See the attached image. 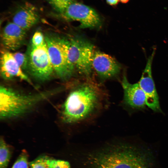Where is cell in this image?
Wrapping results in <instances>:
<instances>
[{
  "label": "cell",
  "instance_id": "cell-1",
  "mask_svg": "<svg viewBox=\"0 0 168 168\" xmlns=\"http://www.w3.org/2000/svg\"><path fill=\"white\" fill-rule=\"evenodd\" d=\"M79 168H150L149 152L128 143L114 141L81 152Z\"/></svg>",
  "mask_w": 168,
  "mask_h": 168
},
{
  "label": "cell",
  "instance_id": "cell-2",
  "mask_svg": "<svg viewBox=\"0 0 168 168\" xmlns=\"http://www.w3.org/2000/svg\"><path fill=\"white\" fill-rule=\"evenodd\" d=\"M105 93L99 84L90 79L77 82L62 105L61 114L63 121L75 124L91 118L102 108Z\"/></svg>",
  "mask_w": 168,
  "mask_h": 168
},
{
  "label": "cell",
  "instance_id": "cell-3",
  "mask_svg": "<svg viewBox=\"0 0 168 168\" xmlns=\"http://www.w3.org/2000/svg\"><path fill=\"white\" fill-rule=\"evenodd\" d=\"M59 87L39 93L26 94L3 86L0 88V118L4 120L22 115L40 102L60 93Z\"/></svg>",
  "mask_w": 168,
  "mask_h": 168
},
{
  "label": "cell",
  "instance_id": "cell-4",
  "mask_svg": "<svg viewBox=\"0 0 168 168\" xmlns=\"http://www.w3.org/2000/svg\"><path fill=\"white\" fill-rule=\"evenodd\" d=\"M66 49L70 63L80 74L89 77L92 72L94 52L92 44L84 39L74 37L67 40Z\"/></svg>",
  "mask_w": 168,
  "mask_h": 168
},
{
  "label": "cell",
  "instance_id": "cell-5",
  "mask_svg": "<svg viewBox=\"0 0 168 168\" xmlns=\"http://www.w3.org/2000/svg\"><path fill=\"white\" fill-rule=\"evenodd\" d=\"M45 39L54 72L62 80H67L72 76L75 68L68 58L67 39L52 35H47Z\"/></svg>",
  "mask_w": 168,
  "mask_h": 168
},
{
  "label": "cell",
  "instance_id": "cell-6",
  "mask_svg": "<svg viewBox=\"0 0 168 168\" xmlns=\"http://www.w3.org/2000/svg\"><path fill=\"white\" fill-rule=\"evenodd\" d=\"M28 60V70L38 81L49 80L54 72L45 42L39 46H29L26 54Z\"/></svg>",
  "mask_w": 168,
  "mask_h": 168
},
{
  "label": "cell",
  "instance_id": "cell-7",
  "mask_svg": "<svg viewBox=\"0 0 168 168\" xmlns=\"http://www.w3.org/2000/svg\"><path fill=\"white\" fill-rule=\"evenodd\" d=\"M58 13L65 20L78 21L82 28H98L101 25L99 16L94 9L75 1Z\"/></svg>",
  "mask_w": 168,
  "mask_h": 168
},
{
  "label": "cell",
  "instance_id": "cell-8",
  "mask_svg": "<svg viewBox=\"0 0 168 168\" xmlns=\"http://www.w3.org/2000/svg\"><path fill=\"white\" fill-rule=\"evenodd\" d=\"M156 48L147 59L144 69L143 71L138 83L144 92L146 96L147 105L156 112H161L158 94L152 74V63L155 54Z\"/></svg>",
  "mask_w": 168,
  "mask_h": 168
},
{
  "label": "cell",
  "instance_id": "cell-9",
  "mask_svg": "<svg viewBox=\"0 0 168 168\" xmlns=\"http://www.w3.org/2000/svg\"><path fill=\"white\" fill-rule=\"evenodd\" d=\"M121 83L124 92L123 104L132 110H141L145 109L147 105L145 95L138 83H129L124 75Z\"/></svg>",
  "mask_w": 168,
  "mask_h": 168
},
{
  "label": "cell",
  "instance_id": "cell-10",
  "mask_svg": "<svg viewBox=\"0 0 168 168\" xmlns=\"http://www.w3.org/2000/svg\"><path fill=\"white\" fill-rule=\"evenodd\" d=\"M37 7L28 2H24L16 6L12 15V21L27 31L40 20Z\"/></svg>",
  "mask_w": 168,
  "mask_h": 168
},
{
  "label": "cell",
  "instance_id": "cell-11",
  "mask_svg": "<svg viewBox=\"0 0 168 168\" xmlns=\"http://www.w3.org/2000/svg\"><path fill=\"white\" fill-rule=\"evenodd\" d=\"M92 66L99 77L103 80L113 77L119 72L121 66L115 59L109 55L99 51H94Z\"/></svg>",
  "mask_w": 168,
  "mask_h": 168
},
{
  "label": "cell",
  "instance_id": "cell-12",
  "mask_svg": "<svg viewBox=\"0 0 168 168\" xmlns=\"http://www.w3.org/2000/svg\"><path fill=\"white\" fill-rule=\"evenodd\" d=\"M0 73L2 78L5 80H10L17 78L31 85H33L19 65L13 54L7 50H2L1 54Z\"/></svg>",
  "mask_w": 168,
  "mask_h": 168
},
{
  "label": "cell",
  "instance_id": "cell-13",
  "mask_svg": "<svg viewBox=\"0 0 168 168\" xmlns=\"http://www.w3.org/2000/svg\"><path fill=\"white\" fill-rule=\"evenodd\" d=\"M26 31L12 22L8 23L2 29L1 40L7 50H15L24 44Z\"/></svg>",
  "mask_w": 168,
  "mask_h": 168
},
{
  "label": "cell",
  "instance_id": "cell-14",
  "mask_svg": "<svg viewBox=\"0 0 168 168\" xmlns=\"http://www.w3.org/2000/svg\"><path fill=\"white\" fill-rule=\"evenodd\" d=\"M11 157L10 149L3 138L0 141V168H7Z\"/></svg>",
  "mask_w": 168,
  "mask_h": 168
},
{
  "label": "cell",
  "instance_id": "cell-15",
  "mask_svg": "<svg viewBox=\"0 0 168 168\" xmlns=\"http://www.w3.org/2000/svg\"><path fill=\"white\" fill-rule=\"evenodd\" d=\"M50 158L47 156L42 155L29 163L30 168H49L48 162Z\"/></svg>",
  "mask_w": 168,
  "mask_h": 168
},
{
  "label": "cell",
  "instance_id": "cell-16",
  "mask_svg": "<svg viewBox=\"0 0 168 168\" xmlns=\"http://www.w3.org/2000/svg\"><path fill=\"white\" fill-rule=\"evenodd\" d=\"M28 156L27 152L26 151H23L12 168H28Z\"/></svg>",
  "mask_w": 168,
  "mask_h": 168
},
{
  "label": "cell",
  "instance_id": "cell-17",
  "mask_svg": "<svg viewBox=\"0 0 168 168\" xmlns=\"http://www.w3.org/2000/svg\"><path fill=\"white\" fill-rule=\"evenodd\" d=\"M58 13L75 0H45Z\"/></svg>",
  "mask_w": 168,
  "mask_h": 168
},
{
  "label": "cell",
  "instance_id": "cell-18",
  "mask_svg": "<svg viewBox=\"0 0 168 168\" xmlns=\"http://www.w3.org/2000/svg\"><path fill=\"white\" fill-rule=\"evenodd\" d=\"M14 57L19 65L23 70H28V60L27 54L20 52L13 54Z\"/></svg>",
  "mask_w": 168,
  "mask_h": 168
},
{
  "label": "cell",
  "instance_id": "cell-19",
  "mask_svg": "<svg viewBox=\"0 0 168 168\" xmlns=\"http://www.w3.org/2000/svg\"><path fill=\"white\" fill-rule=\"evenodd\" d=\"M49 168H70V163L67 161L50 158L48 162Z\"/></svg>",
  "mask_w": 168,
  "mask_h": 168
},
{
  "label": "cell",
  "instance_id": "cell-20",
  "mask_svg": "<svg viewBox=\"0 0 168 168\" xmlns=\"http://www.w3.org/2000/svg\"><path fill=\"white\" fill-rule=\"evenodd\" d=\"M45 42V36L41 32L37 31L33 34L31 41L30 44L34 46H39Z\"/></svg>",
  "mask_w": 168,
  "mask_h": 168
},
{
  "label": "cell",
  "instance_id": "cell-21",
  "mask_svg": "<svg viewBox=\"0 0 168 168\" xmlns=\"http://www.w3.org/2000/svg\"><path fill=\"white\" fill-rule=\"evenodd\" d=\"M119 0H106L107 3L111 5H115L118 3Z\"/></svg>",
  "mask_w": 168,
  "mask_h": 168
},
{
  "label": "cell",
  "instance_id": "cell-22",
  "mask_svg": "<svg viewBox=\"0 0 168 168\" xmlns=\"http://www.w3.org/2000/svg\"><path fill=\"white\" fill-rule=\"evenodd\" d=\"M120 1H121L123 3H127L129 0H119Z\"/></svg>",
  "mask_w": 168,
  "mask_h": 168
}]
</instances>
